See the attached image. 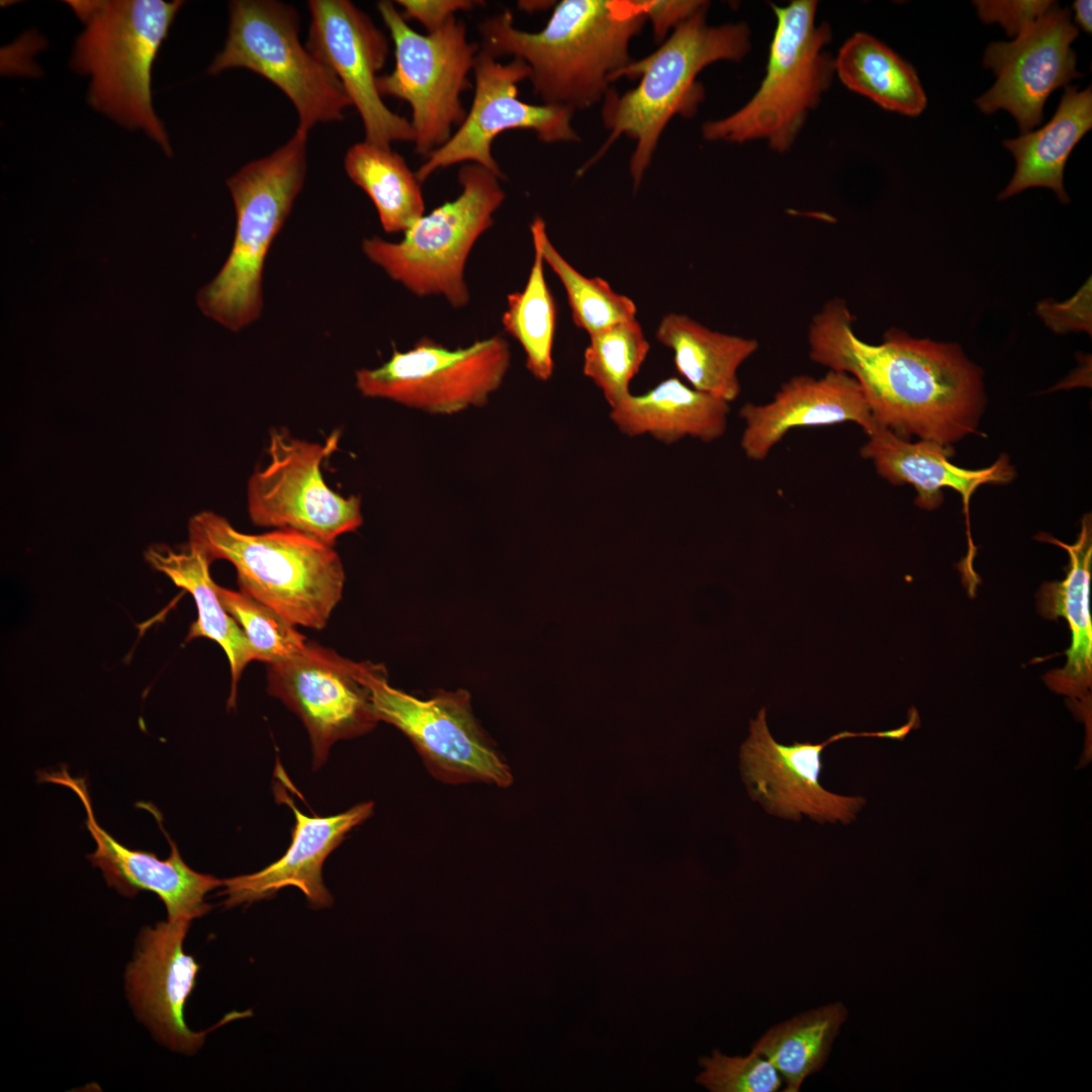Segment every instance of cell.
<instances>
[{"mask_svg":"<svg viewBox=\"0 0 1092 1092\" xmlns=\"http://www.w3.org/2000/svg\"><path fill=\"white\" fill-rule=\"evenodd\" d=\"M835 75L857 94L882 108L917 116L927 99L915 69L876 37L852 34L834 57Z\"/></svg>","mask_w":1092,"mask_h":1092,"instance_id":"29","label":"cell"},{"mask_svg":"<svg viewBox=\"0 0 1092 1092\" xmlns=\"http://www.w3.org/2000/svg\"><path fill=\"white\" fill-rule=\"evenodd\" d=\"M656 338L672 350L676 371L693 388L729 403L741 391L739 367L759 346L755 339L711 331L677 313L662 318Z\"/></svg>","mask_w":1092,"mask_h":1092,"instance_id":"27","label":"cell"},{"mask_svg":"<svg viewBox=\"0 0 1092 1092\" xmlns=\"http://www.w3.org/2000/svg\"><path fill=\"white\" fill-rule=\"evenodd\" d=\"M511 351L498 335L449 349L429 338L373 369L355 373L362 395L386 398L431 414L451 415L487 402L508 372Z\"/></svg>","mask_w":1092,"mask_h":1092,"instance_id":"11","label":"cell"},{"mask_svg":"<svg viewBox=\"0 0 1092 1092\" xmlns=\"http://www.w3.org/2000/svg\"><path fill=\"white\" fill-rule=\"evenodd\" d=\"M1055 3L1054 1H974L981 20L986 23H999L1009 36H1017Z\"/></svg>","mask_w":1092,"mask_h":1092,"instance_id":"37","label":"cell"},{"mask_svg":"<svg viewBox=\"0 0 1092 1092\" xmlns=\"http://www.w3.org/2000/svg\"><path fill=\"white\" fill-rule=\"evenodd\" d=\"M697 1082L711 1092H775L783 1078L771 1063L751 1050L747 1056H727L719 1050L699 1060Z\"/></svg>","mask_w":1092,"mask_h":1092,"instance_id":"36","label":"cell"},{"mask_svg":"<svg viewBox=\"0 0 1092 1092\" xmlns=\"http://www.w3.org/2000/svg\"><path fill=\"white\" fill-rule=\"evenodd\" d=\"M649 349L635 318L589 336L583 354V373L602 390L611 408L630 394V382L639 372Z\"/></svg>","mask_w":1092,"mask_h":1092,"instance_id":"34","label":"cell"},{"mask_svg":"<svg viewBox=\"0 0 1092 1092\" xmlns=\"http://www.w3.org/2000/svg\"><path fill=\"white\" fill-rule=\"evenodd\" d=\"M344 167L372 200L387 234L404 233L424 215L422 183L391 148L357 143L347 151Z\"/></svg>","mask_w":1092,"mask_h":1092,"instance_id":"30","label":"cell"},{"mask_svg":"<svg viewBox=\"0 0 1092 1092\" xmlns=\"http://www.w3.org/2000/svg\"><path fill=\"white\" fill-rule=\"evenodd\" d=\"M707 9L673 28L672 34L652 54L630 62L614 77L640 78L632 90L619 95L609 88L602 117L611 131L603 147L580 171L604 156L610 146L626 134L636 141L630 159L635 189L639 186L660 134L673 115L692 117L704 100L698 74L718 61H741L750 51V31L744 22L711 26Z\"/></svg>","mask_w":1092,"mask_h":1092,"instance_id":"3","label":"cell"},{"mask_svg":"<svg viewBox=\"0 0 1092 1092\" xmlns=\"http://www.w3.org/2000/svg\"><path fill=\"white\" fill-rule=\"evenodd\" d=\"M38 780L71 789L82 802L87 829L96 843V849L87 857L101 870L109 887L126 897L141 890L155 893L164 903L169 921L191 922L210 911L212 906L205 902V896L222 887V880L189 868L166 832L171 846L167 859H160L154 852L129 849L98 824L83 778L72 777L63 765L56 771L39 772Z\"/></svg>","mask_w":1092,"mask_h":1092,"instance_id":"20","label":"cell"},{"mask_svg":"<svg viewBox=\"0 0 1092 1092\" xmlns=\"http://www.w3.org/2000/svg\"><path fill=\"white\" fill-rule=\"evenodd\" d=\"M1081 531L1074 544H1066L1041 534L1037 538L1058 545L1069 554L1066 577L1061 581L1044 582L1037 592L1038 613L1046 619L1063 617L1069 624L1072 643L1066 651L1067 662L1062 668L1043 675L1046 686L1067 696L1071 710L1091 729L1092 686V620L1090 613V583L1092 565L1091 517L1082 519Z\"/></svg>","mask_w":1092,"mask_h":1092,"instance_id":"23","label":"cell"},{"mask_svg":"<svg viewBox=\"0 0 1092 1092\" xmlns=\"http://www.w3.org/2000/svg\"><path fill=\"white\" fill-rule=\"evenodd\" d=\"M362 664L313 642L287 659L267 664L268 693L307 729L313 770L327 761L336 741L361 735L378 721L361 678Z\"/></svg>","mask_w":1092,"mask_h":1092,"instance_id":"15","label":"cell"},{"mask_svg":"<svg viewBox=\"0 0 1092 1092\" xmlns=\"http://www.w3.org/2000/svg\"><path fill=\"white\" fill-rule=\"evenodd\" d=\"M770 6L777 24L765 75L741 108L703 124L702 134L708 141L764 140L771 150L787 152L831 85L834 58L826 47L832 31L827 22L816 23L818 2L793 0Z\"/></svg>","mask_w":1092,"mask_h":1092,"instance_id":"7","label":"cell"},{"mask_svg":"<svg viewBox=\"0 0 1092 1092\" xmlns=\"http://www.w3.org/2000/svg\"><path fill=\"white\" fill-rule=\"evenodd\" d=\"M307 133L297 128L274 153L243 166L226 181L236 210L233 246L196 301L204 315L232 332L248 328L263 312L265 261L303 186Z\"/></svg>","mask_w":1092,"mask_h":1092,"instance_id":"6","label":"cell"},{"mask_svg":"<svg viewBox=\"0 0 1092 1092\" xmlns=\"http://www.w3.org/2000/svg\"><path fill=\"white\" fill-rule=\"evenodd\" d=\"M1077 36L1070 12L1055 3L1013 41L991 43L983 62L997 81L976 100L979 108L988 114L1007 110L1021 132H1028L1041 122L1051 93L1079 78L1071 48Z\"/></svg>","mask_w":1092,"mask_h":1092,"instance_id":"18","label":"cell"},{"mask_svg":"<svg viewBox=\"0 0 1092 1092\" xmlns=\"http://www.w3.org/2000/svg\"><path fill=\"white\" fill-rule=\"evenodd\" d=\"M646 19L638 0H562L540 31L515 27L505 10L483 19L478 32L482 50L530 67L533 93L544 104L574 112L604 99L609 83L632 62L629 43Z\"/></svg>","mask_w":1092,"mask_h":1092,"instance_id":"2","label":"cell"},{"mask_svg":"<svg viewBox=\"0 0 1092 1092\" xmlns=\"http://www.w3.org/2000/svg\"><path fill=\"white\" fill-rule=\"evenodd\" d=\"M1091 6L1092 2L1090 0H1077L1073 5L1076 22L1089 33L1092 30Z\"/></svg>","mask_w":1092,"mask_h":1092,"instance_id":"41","label":"cell"},{"mask_svg":"<svg viewBox=\"0 0 1092 1092\" xmlns=\"http://www.w3.org/2000/svg\"><path fill=\"white\" fill-rule=\"evenodd\" d=\"M405 20L415 19L432 33L444 26L458 11H470L482 1L474 0H397Z\"/></svg>","mask_w":1092,"mask_h":1092,"instance_id":"38","label":"cell"},{"mask_svg":"<svg viewBox=\"0 0 1092 1092\" xmlns=\"http://www.w3.org/2000/svg\"><path fill=\"white\" fill-rule=\"evenodd\" d=\"M275 796L293 810L295 825L291 843L283 856L263 870L222 880V904L231 908L269 899L280 889L293 886L304 894L311 907L328 908L333 897L323 881V864L345 835L371 815L373 804H358L343 813L318 817L301 813L279 788Z\"/></svg>","mask_w":1092,"mask_h":1092,"instance_id":"22","label":"cell"},{"mask_svg":"<svg viewBox=\"0 0 1092 1092\" xmlns=\"http://www.w3.org/2000/svg\"><path fill=\"white\" fill-rule=\"evenodd\" d=\"M297 12L283 3L237 0L230 4L224 47L208 73L246 68L268 79L293 103L298 127L344 118L352 105L337 76L300 43Z\"/></svg>","mask_w":1092,"mask_h":1092,"instance_id":"10","label":"cell"},{"mask_svg":"<svg viewBox=\"0 0 1092 1092\" xmlns=\"http://www.w3.org/2000/svg\"><path fill=\"white\" fill-rule=\"evenodd\" d=\"M190 923L167 920L144 927L124 974L135 1016L160 1043L185 1055L200 1049L207 1033L191 1030L184 1020L200 969L183 946Z\"/></svg>","mask_w":1092,"mask_h":1092,"instance_id":"19","label":"cell"},{"mask_svg":"<svg viewBox=\"0 0 1092 1092\" xmlns=\"http://www.w3.org/2000/svg\"><path fill=\"white\" fill-rule=\"evenodd\" d=\"M530 230L545 263L558 276L567 293L572 320L578 328L592 336L613 325L635 318L633 300L616 293L607 281L580 274L560 255L546 234L542 217L536 216Z\"/></svg>","mask_w":1092,"mask_h":1092,"instance_id":"33","label":"cell"},{"mask_svg":"<svg viewBox=\"0 0 1092 1092\" xmlns=\"http://www.w3.org/2000/svg\"><path fill=\"white\" fill-rule=\"evenodd\" d=\"M472 71L475 84L471 107L451 138L419 167L416 175L421 183L436 171L467 163L505 178L491 147L498 134L510 129L534 130L543 143L580 141L571 126V109L519 99L518 84L531 75L523 60L514 58L502 64L480 48Z\"/></svg>","mask_w":1092,"mask_h":1092,"instance_id":"13","label":"cell"},{"mask_svg":"<svg viewBox=\"0 0 1092 1092\" xmlns=\"http://www.w3.org/2000/svg\"><path fill=\"white\" fill-rule=\"evenodd\" d=\"M1091 126V87L1078 91L1067 86L1055 115L1044 126L1004 142L1015 158L1016 168L999 198H1008L1029 187H1048L1063 203L1068 202L1063 184L1066 162Z\"/></svg>","mask_w":1092,"mask_h":1092,"instance_id":"26","label":"cell"},{"mask_svg":"<svg viewBox=\"0 0 1092 1092\" xmlns=\"http://www.w3.org/2000/svg\"><path fill=\"white\" fill-rule=\"evenodd\" d=\"M739 417L744 422L740 447L752 461L764 460L795 428L851 422L869 434L877 425L857 381L833 370L819 378L794 376L770 401L743 404Z\"/></svg>","mask_w":1092,"mask_h":1092,"instance_id":"21","label":"cell"},{"mask_svg":"<svg viewBox=\"0 0 1092 1092\" xmlns=\"http://www.w3.org/2000/svg\"><path fill=\"white\" fill-rule=\"evenodd\" d=\"M377 9L394 43L395 67L378 76L377 89L408 103L415 152L428 157L452 135L466 116L461 95L471 88L469 73L480 50L469 41L466 25L453 16L435 32L414 30L391 1Z\"/></svg>","mask_w":1092,"mask_h":1092,"instance_id":"9","label":"cell"},{"mask_svg":"<svg viewBox=\"0 0 1092 1092\" xmlns=\"http://www.w3.org/2000/svg\"><path fill=\"white\" fill-rule=\"evenodd\" d=\"M189 544L212 562L230 561L241 592L293 626L322 630L342 598L345 572L332 545L292 530L246 534L202 512L189 522Z\"/></svg>","mask_w":1092,"mask_h":1092,"instance_id":"5","label":"cell"},{"mask_svg":"<svg viewBox=\"0 0 1092 1092\" xmlns=\"http://www.w3.org/2000/svg\"><path fill=\"white\" fill-rule=\"evenodd\" d=\"M146 557L153 567L190 593L195 601L198 618L189 629L187 641L206 637L217 642L224 650L232 674L228 707L233 708L243 670L249 662L256 660V654L242 628L225 611L216 595V583L209 573L211 561L192 544L181 552L165 546L151 547Z\"/></svg>","mask_w":1092,"mask_h":1092,"instance_id":"28","label":"cell"},{"mask_svg":"<svg viewBox=\"0 0 1092 1092\" xmlns=\"http://www.w3.org/2000/svg\"><path fill=\"white\" fill-rule=\"evenodd\" d=\"M361 678L377 720L401 730L437 770L452 779L507 786L508 766L485 742L464 691L417 699L389 686L383 665L363 662Z\"/></svg>","mask_w":1092,"mask_h":1092,"instance_id":"14","label":"cell"},{"mask_svg":"<svg viewBox=\"0 0 1092 1092\" xmlns=\"http://www.w3.org/2000/svg\"><path fill=\"white\" fill-rule=\"evenodd\" d=\"M867 435L868 441L859 451L861 457L872 461L877 473L891 484L912 485L917 492L915 505L920 509H937L943 502L942 488L960 492L968 523V563H972L975 551L969 531L971 496L982 484H1005L1014 478L1015 471L1008 458L1001 455L989 467L966 469L948 460L953 452L951 447L921 439L912 443L878 424Z\"/></svg>","mask_w":1092,"mask_h":1092,"instance_id":"24","label":"cell"},{"mask_svg":"<svg viewBox=\"0 0 1092 1092\" xmlns=\"http://www.w3.org/2000/svg\"><path fill=\"white\" fill-rule=\"evenodd\" d=\"M84 23L71 68L91 78V107L129 129H142L166 155L167 130L152 102V68L183 5L164 0L69 1Z\"/></svg>","mask_w":1092,"mask_h":1092,"instance_id":"4","label":"cell"},{"mask_svg":"<svg viewBox=\"0 0 1092 1092\" xmlns=\"http://www.w3.org/2000/svg\"><path fill=\"white\" fill-rule=\"evenodd\" d=\"M499 180L480 165L463 164L458 171L461 193L454 200L424 214L400 242L364 239V255L417 296L440 295L453 307L467 305L465 264L505 200Z\"/></svg>","mask_w":1092,"mask_h":1092,"instance_id":"8","label":"cell"},{"mask_svg":"<svg viewBox=\"0 0 1092 1092\" xmlns=\"http://www.w3.org/2000/svg\"><path fill=\"white\" fill-rule=\"evenodd\" d=\"M339 438L336 431L321 445L294 438L284 429L272 430L269 462L248 481L253 524L296 531L332 546L338 537L360 527V497H345L331 489L322 473Z\"/></svg>","mask_w":1092,"mask_h":1092,"instance_id":"12","label":"cell"},{"mask_svg":"<svg viewBox=\"0 0 1092 1092\" xmlns=\"http://www.w3.org/2000/svg\"><path fill=\"white\" fill-rule=\"evenodd\" d=\"M1090 287L1087 289L1084 287L1079 294L1067 303H1041L1038 308L1040 315L1045 320L1046 324L1051 326L1055 331L1064 332L1067 330H1081L1090 329V312H1081V310H1090L1088 308V299L1090 297Z\"/></svg>","mask_w":1092,"mask_h":1092,"instance_id":"40","label":"cell"},{"mask_svg":"<svg viewBox=\"0 0 1092 1092\" xmlns=\"http://www.w3.org/2000/svg\"><path fill=\"white\" fill-rule=\"evenodd\" d=\"M311 20L306 49L339 79L361 117L365 141L382 148L415 142L408 119L391 111L377 89L388 42L371 18L347 0L308 2Z\"/></svg>","mask_w":1092,"mask_h":1092,"instance_id":"16","label":"cell"},{"mask_svg":"<svg viewBox=\"0 0 1092 1092\" xmlns=\"http://www.w3.org/2000/svg\"><path fill=\"white\" fill-rule=\"evenodd\" d=\"M646 18L652 23L654 37L664 38L671 27L707 9L709 2L702 0H638Z\"/></svg>","mask_w":1092,"mask_h":1092,"instance_id":"39","label":"cell"},{"mask_svg":"<svg viewBox=\"0 0 1092 1092\" xmlns=\"http://www.w3.org/2000/svg\"><path fill=\"white\" fill-rule=\"evenodd\" d=\"M847 1018L840 1002L792 1017L769 1028L752 1046L777 1069L785 1092H798L807 1077L822 1069Z\"/></svg>","mask_w":1092,"mask_h":1092,"instance_id":"31","label":"cell"},{"mask_svg":"<svg viewBox=\"0 0 1092 1092\" xmlns=\"http://www.w3.org/2000/svg\"><path fill=\"white\" fill-rule=\"evenodd\" d=\"M765 708L750 722L741 747L743 781L752 800L777 817L799 821L802 815L819 823L852 822L866 804L861 797L828 792L820 785L823 748L839 739L880 737V732H841L820 744L778 743L769 733Z\"/></svg>","mask_w":1092,"mask_h":1092,"instance_id":"17","label":"cell"},{"mask_svg":"<svg viewBox=\"0 0 1092 1092\" xmlns=\"http://www.w3.org/2000/svg\"><path fill=\"white\" fill-rule=\"evenodd\" d=\"M534 261L523 291L507 297L502 316L505 331L516 339L526 354V366L539 380L553 373L552 348L556 329V304L544 275V259L537 242Z\"/></svg>","mask_w":1092,"mask_h":1092,"instance_id":"32","label":"cell"},{"mask_svg":"<svg viewBox=\"0 0 1092 1092\" xmlns=\"http://www.w3.org/2000/svg\"><path fill=\"white\" fill-rule=\"evenodd\" d=\"M729 402L669 377L644 394H629L610 419L628 437L650 435L666 444L686 437L710 443L727 428Z\"/></svg>","mask_w":1092,"mask_h":1092,"instance_id":"25","label":"cell"},{"mask_svg":"<svg viewBox=\"0 0 1092 1092\" xmlns=\"http://www.w3.org/2000/svg\"><path fill=\"white\" fill-rule=\"evenodd\" d=\"M215 592L225 611L245 633L256 660L267 664L284 660L306 645L305 637L295 626L258 600L217 584Z\"/></svg>","mask_w":1092,"mask_h":1092,"instance_id":"35","label":"cell"},{"mask_svg":"<svg viewBox=\"0 0 1092 1092\" xmlns=\"http://www.w3.org/2000/svg\"><path fill=\"white\" fill-rule=\"evenodd\" d=\"M852 324L845 300H829L810 323L809 357L852 376L878 425L946 447L976 431L985 405L982 372L957 345L898 329L873 345Z\"/></svg>","mask_w":1092,"mask_h":1092,"instance_id":"1","label":"cell"}]
</instances>
